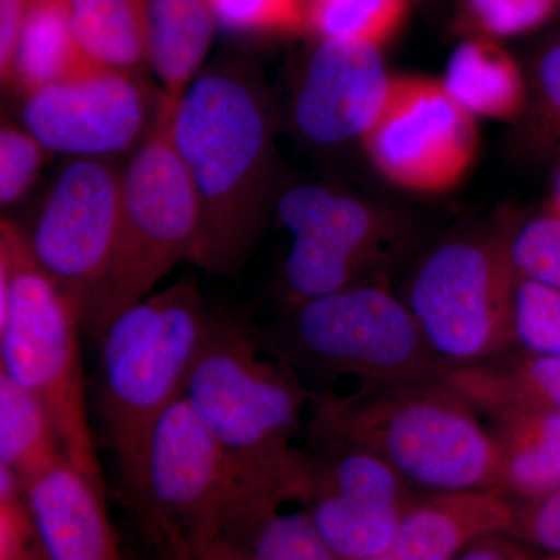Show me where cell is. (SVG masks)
I'll return each mask as SVG.
<instances>
[{"instance_id": "1", "label": "cell", "mask_w": 560, "mask_h": 560, "mask_svg": "<svg viewBox=\"0 0 560 560\" xmlns=\"http://www.w3.org/2000/svg\"><path fill=\"white\" fill-rule=\"evenodd\" d=\"M312 396L280 348L210 316L184 397L243 480L279 508L311 493V451L296 440Z\"/></svg>"}, {"instance_id": "2", "label": "cell", "mask_w": 560, "mask_h": 560, "mask_svg": "<svg viewBox=\"0 0 560 560\" xmlns=\"http://www.w3.org/2000/svg\"><path fill=\"white\" fill-rule=\"evenodd\" d=\"M172 138L200 208L198 265L232 275L253 246L275 179L267 102L245 73L210 69L180 97Z\"/></svg>"}, {"instance_id": "3", "label": "cell", "mask_w": 560, "mask_h": 560, "mask_svg": "<svg viewBox=\"0 0 560 560\" xmlns=\"http://www.w3.org/2000/svg\"><path fill=\"white\" fill-rule=\"evenodd\" d=\"M311 411L313 440L374 453L412 489H503L495 434L444 383L313 394Z\"/></svg>"}, {"instance_id": "4", "label": "cell", "mask_w": 560, "mask_h": 560, "mask_svg": "<svg viewBox=\"0 0 560 560\" xmlns=\"http://www.w3.org/2000/svg\"><path fill=\"white\" fill-rule=\"evenodd\" d=\"M79 305L36 264L27 238L0 224V372L49 410L66 458L105 486L88 420Z\"/></svg>"}, {"instance_id": "5", "label": "cell", "mask_w": 560, "mask_h": 560, "mask_svg": "<svg viewBox=\"0 0 560 560\" xmlns=\"http://www.w3.org/2000/svg\"><path fill=\"white\" fill-rule=\"evenodd\" d=\"M210 316L197 280L186 278L120 313L98 338L97 404L120 471L184 396Z\"/></svg>"}, {"instance_id": "6", "label": "cell", "mask_w": 560, "mask_h": 560, "mask_svg": "<svg viewBox=\"0 0 560 560\" xmlns=\"http://www.w3.org/2000/svg\"><path fill=\"white\" fill-rule=\"evenodd\" d=\"M175 109L161 95L156 120L121 176L116 250L83 313V326L95 340L173 268L200 259V208L173 142Z\"/></svg>"}, {"instance_id": "7", "label": "cell", "mask_w": 560, "mask_h": 560, "mask_svg": "<svg viewBox=\"0 0 560 560\" xmlns=\"http://www.w3.org/2000/svg\"><path fill=\"white\" fill-rule=\"evenodd\" d=\"M280 350L294 368L357 388L442 385L451 371L405 301L375 280L293 305Z\"/></svg>"}, {"instance_id": "8", "label": "cell", "mask_w": 560, "mask_h": 560, "mask_svg": "<svg viewBox=\"0 0 560 560\" xmlns=\"http://www.w3.org/2000/svg\"><path fill=\"white\" fill-rule=\"evenodd\" d=\"M120 477L158 540L201 539L259 512L282 510L243 480L184 396L154 420Z\"/></svg>"}, {"instance_id": "9", "label": "cell", "mask_w": 560, "mask_h": 560, "mask_svg": "<svg viewBox=\"0 0 560 560\" xmlns=\"http://www.w3.org/2000/svg\"><path fill=\"white\" fill-rule=\"evenodd\" d=\"M517 280L506 237L453 238L420 260L404 301L442 364L475 366L514 348Z\"/></svg>"}, {"instance_id": "10", "label": "cell", "mask_w": 560, "mask_h": 560, "mask_svg": "<svg viewBox=\"0 0 560 560\" xmlns=\"http://www.w3.org/2000/svg\"><path fill=\"white\" fill-rule=\"evenodd\" d=\"M278 215L291 235L282 275L291 305L368 282L396 237L366 202L316 184L287 190Z\"/></svg>"}, {"instance_id": "11", "label": "cell", "mask_w": 560, "mask_h": 560, "mask_svg": "<svg viewBox=\"0 0 560 560\" xmlns=\"http://www.w3.org/2000/svg\"><path fill=\"white\" fill-rule=\"evenodd\" d=\"M121 176L106 160L73 158L51 184L31 234L36 264L79 305L81 319L116 250Z\"/></svg>"}, {"instance_id": "12", "label": "cell", "mask_w": 560, "mask_h": 560, "mask_svg": "<svg viewBox=\"0 0 560 560\" xmlns=\"http://www.w3.org/2000/svg\"><path fill=\"white\" fill-rule=\"evenodd\" d=\"M368 156L396 186L422 194L452 189L477 156L475 117L441 81L397 77L374 127L363 139Z\"/></svg>"}, {"instance_id": "13", "label": "cell", "mask_w": 560, "mask_h": 560, "mask_svg": "<svg viewBox=\"0 0 560 560\" xmlns=\"http://www.w3.org/2000/svg\"><path fill=\"white\" fill-rule=\"evenodd\" d=\"M161 95L139 73L94 68L25 95L22 125L46 151L105 160L145 140Z\"/></svg>"}, {"instance_id": "14", "label": "cell", "mask_w": 560, "mask_h": 560, "mask_svg": "<svg viewBox=\"0 0 560 560\" xmlns=\"http://www.w3.org/2000/svg\"><path fill=\"white\" fill-rule=\"evenodd\" d=\"M390 83L381 46L320 39L294 98L298 130L318 145L363 139L388 101Z\"/></svg>"}, {"instance_id": "15", "label": "cell", "mask_w": 560, "mask_h": 560, "mask_svg": "<svg viewBox=\"0 0 560 560\" xmlns=\"http://www.w3.org/2000/svg\"><path fill=\"white\" fill-rule=\"evenodd\" d=\"M517 528L503 489L429 493L401 515L388 547L368 560H455L471 545Z\"/></svg>"}, {"instance_id": "16", "label": "cell", "mask_w": 560, "mask_h": 560, "mask_svg": "<svg viewBox=\"0 0 560 560\" xmlns=\"http://www.w3.org/2000/svg\"><path fill=\"white\" fill-rule=\"evenodd\" d=\"M24 489L50 560H130L110 522L105 486L68 459Z\"/></svg>"}, {"instance_id": "17", "label": "cell", "mask_w": 560, "mask_h": 560, "mask_svg": "<svg viewBox=\"0 0 560 560\" xmlns=\"http://www.w3.org/2000/svg\"><path fill=\"white\" fill-rule=\"evenodd\" d=\"M158 541L172 560H338L307 511H265L209 537Z\"/></svg>"}, {"instance_id": "18", "label": "cell", "mask_w": 560, "mask_h": 560, "mask_svg": "<svg viewBox=\"0 0 560 560\" xmlns=\"http://www.w3.org/2000/svg\"><path fill=\"white\" fill-rule=\"evenodd\" d=\"M503 456V490L533 500L560 488V412L504 405L482 412Z\"/></svg>"}, {"instance_id": "19", "label": "cell", "mask_w": 560, "mask_h": 560, "mask_svg": "<svg viewBox=\"0 0 560 560\" xmlns=\"http://www.w3.org/2000/svg\"><path fill=\"white\" fill-rule=\"evenodd\" d=\"M150 66L162 84V95L178 106L197 77L215 35L209 0H147Z\"/></svg>"}, {"instance_id": "20", "label": "cell", "mask_w": 560, "mask_h": 560, "mask_svg": "<svg viewBox=\"0 0 560 560\" xmlns=\"http://www.w3.org/2000/svg\"><path fill=\"white\" fill-rule=\"evenodd\" d=\"M442 86L471 116L512 120L526 103L521 68L493 39L470 36L453 51Z\"/></svg>"}, {"instance_id": "21", "label": "cell", "mask_w": 560, "mask_h": 560, "mask_svg": "<svg viewBox=\"0 0 560 560\" xmlns=\"http://www.w3.org/2000/svg\"><path fill=\"white\" fill-rule=\"evenodd\" d=\"M97 68L81 51L72 25L68 0H31L22 24L9 88L32 94Z\"/></svg>"}, {"instance_id": "22", "label": "cell", "mask_w": 560, "mask_h": 560, "mask_svg": "<svg viewBox=\"0 0 560 560\" xmlns=\"http://www.w3.org/2000/svg\"><path fill=\"white\" fill-rule=\"evenodd\" d=\"M444 385L478 415L504 405L560 412V360L556 359L506 353L488 363L452 368Z\"/></svg>"}, {"instance_id": "23", "label": "cell", "mask_w": 560, "mask_h": 560, "mask_svg": "<svg viewBox=\"0 0 560 560\" xmlns=\"http://www.w3.org/2000/svg\"><path fill=\"white\" fill-rule=\"evenodd\" d=\"M70 25L97 68L140 73L150 65L147 0H68Z\"/></svg>"}, {"instance_id": "24", "label": "cell", "mask_w": 560, "mask_h": 560, "mask_svg": "<svg viewBox=\"0 0 560 560\" xmlns=\"http://www.w3.org/2000/svg\"><path fill=\"white\" fill-rule=\"evenodd\" d=\"M65 459L60 431L46 405L0 372V466L25 486Z\"/></svg>"}, {"instance_id": "25", "label": "cell", "mask_w": 560, "mask_h": 560, "mask_svg": "<svg viewBox=\"0 0 560 560\" xmlns=\"http://www.w3.org/2000/svg\"><path fill=\"white\" fill-rule=\"evenodd\" d=\"M308 515L338 560H368L393 540L407 508L331 492H312Z\"/></svg>"}, {"instance_id": "26", "label": "cell", "mask_w": 560, "mask_h": 560, "mask_svg": "<svg viewBox=\"0 0 560 560\" xmlns=\"http://www.w3.org/2000/svg\"><path fill=\"white\" fill-rule=\"evenodd\" d=\"M410 0H304L305 24L320 39L382 46L407 16Z\"/></svg>"}, {"instance_id": "27", "label": "cell", "mask_w": 560, "mask_h": 560, "mask_svg": "<svg viewBox=\"0 0 560 560\" xmlns=\"http://www.w3.org/2000/svg\"><path fill=\"white\" fill-rule=\"evenodd\" d=\"M512 338L525 355L560 360V290L518 279Z\"/></svg>"}, {"instance_id": "28", "label": "cell", "mask_w": 560, "mask_h": 560, "mask_svg": "<svg viewBox=\"0 0 560 560\" xmlns=\"http://www.w3.org/2000/svg\"><path fill=\"white\" fill-rule=\"evenodd\" d=\"M508 256L518 279L560 290V213L523 224L506 238Z\"/></svg>"}, {"instance_id": "29", "label": "cell", "mask_w": 560, "mask_h": 560, "mask_svg": "<svg viewBox=\"0 0 560 560\" xmlns=\"http://www.w3.org/2000/svg\"><path fill=\"white\" fill-rule=\"evenodd\" d=\"M217 25L237 35H289L307 27L304 0H209Z\"/></svg>"}, {"instance_id": "30", "label": "cell", "mask_w": 560, "mask_h": 560, "mask_svg": "<svg viewBox=\"0 0 560 560\" xmlns=\"http://www.w3.org/2000/svg\"><path fill=\"white\" fill-rule=\"evenodd\" d=\"M560 11V0H464L463 20L475 36L510 38L536 31Z\"/></svg>"}, {"instance_id": "31", "label": "cell", "mask_w": 560, "mask_h": 560, "mask_svg": "<svg viewBox=\"0 0 560 560\" xmlns=\"http://www.w3.org/2000/svg\"><path fill=\"white\" fill-rule=\"evenodd\" d=\"M0 560H50L25 499L24 485L0 466Z\"/></svg>"}, {"instance_id": "32", "label": "cell", "mask_w": 560, "mask_h": 560, "mask_svg": "<svg viewBox=\"0 0 560 560\" xmlns=\"http://www.w3.org/2000/svg\"><path fill=\"white\" fill-rule=\"evenodd\" d=\"M46 149L31 131L11 121L0 130V202L3 208L25 197L39 175Z\"/></svg>"}, {"instance_id": "33", "label": "cell", "mask_w": 560, "mask_h": 560, "mask_svg": "<svg viewBox=\"0 0 560 560\" xmlns=\"http://www.w3.org/2000/svg\"><path fill=\"white\" fill-rule=\"evenodd\" d=\"M517 528L541 550L560 558V488L525 500L522 510H517Z\"/></svg>"}, {"instance_id": "34", "label": "cell", "mask_w": 560, "mask_h": 560, "mask_svg": "<svg viewBox=\"0 0 560 560\" xmlns=\"http://www.w3.org/2000/svg\"><path fill=\"white\" fill-rule=\"evenodd\" d=\"M534 88L541 114L560 131V36L545 44L537 55Z\"/></svg>"}, {"instance_id": "35", "label": "cell", "mask_w": 560, "mask_h": 560, "mask_svg": "<svg viewBox=\"0 0 560 560\" xmlns=\"http://www.w3.org/2000/svg\"><path fill=\"white\" fill-rule=\"evenodd\" d=\"M31 0H0V79L9 88L11 65Z\"/></svg>"}, {"instance_id": "36", "label": "cell", "mask_w": 560, "mask_h": 560, "mask_svg": "<svg viewBox=\"0 0 560 560\" xmlns=\"http://www.w3.org/2000/svg\"><path fill=\"white\" fill-rule=\"evenodd\" d=\"M455 560H529L525 552L500 536L488 537L460 552Z\"/></svg>"}, {"instance_id": "37", "label": "cell", "mask_w": 560, "mask_h": 560, "mask_svg": "<svg viewBox=\"0 0 560 560\" xmlns=\"http://www.w3.org/2000/svg\"><path fill=\"white\" fill-rule=\"evenodd\" d=\"M555 212L560 213V178L558 183V194H556V210Z\"/></svg>"}, {"instance_id": "38", "label": "cell", "mask_w": 560, "mask_h": 560, "mask_svg": "<svg viewBox=\"0 0 560 560\" xmlns=\"http://www.w3.org/2000/svg\"><path fill=\"white\" fill-rule=\"evenodd\" d=\"M552 560H560V558H555V559H552Z\"/></svg>"}]
</instances>
